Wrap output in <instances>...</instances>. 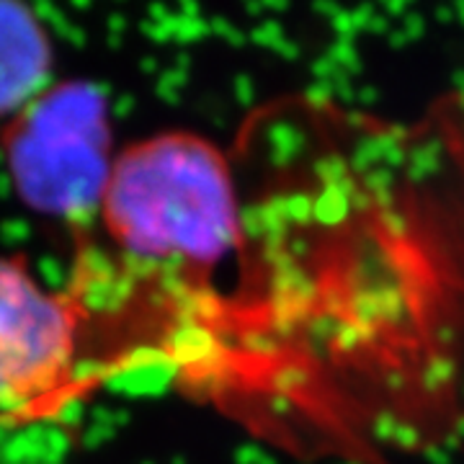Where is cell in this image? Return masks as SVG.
Returning a JSON list of instances; mask_svg holds the SVG:
<instances>
[{
	"label": "cell",
	"instance_id": "1",
	"mask_svg": "<svg viewBox=\"0 0 464 464\" xmlns=\"http://www.w3.org/2000/svg\"><path fill=\"white\" fill-rule=\"evenodd\" d=\"M101 217L119 248L209 271L246 248V217L227 155L197 132L152 134L116 152Z\"/></svg>",
	"mask_w": 464,
	"mask_h": 464
},
{
	"label": "cell",
	"instance_id": "2",
	"mask_svg": "<svg viewBox=\"0 0 464 464\" xmlns=\"http://www.w3.org/2000/svg\"><path fill=\"white\" fill-rule=\"evenodd\" d=\"M109 103L83 81L50 85L0 134L16 197L57 219H81L101 207L114 168Z\"/></svg>",
	"mask_w": 464,
	"mask_h": 464
},
{
	"label": "cell",
	"instance_id": "3",
	"mask_svg": "<svg viewBox=\"0 0 464 464\" xmlns=\"http://www.w3.org/2000/svg\"><path fill=\"white\" fill-rule=\"evenodd\" d=\"M78 307L47 292L21 258H0V418L47 413L78 366Z\"/></svg>",
	"mask_w": 464,
	"mask_h": 464
},
{
	"label": "cell",
	"instance_id": "4",
	"mask_svg": "<svg viewBox=\"0 0 464 464\" xmlns=\"http://www.w3.org/2000/svg\"><path fill=\"white\" fill-rule=\"evenodd\" d=\"M52 42L42 21L14 0H0V116L14 119L50 88Z\"/></svg>",
	"mask_w": 464,
	"mask_h": 464
}]
</instances>
